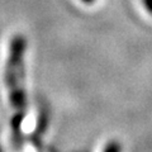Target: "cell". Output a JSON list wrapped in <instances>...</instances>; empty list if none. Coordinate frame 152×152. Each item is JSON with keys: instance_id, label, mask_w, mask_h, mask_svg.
<instances>
[{"instance_id": "cell-1", "label": "cell", "mask_w": 152, "mask_h": 152, "mask_svg": "<svg viewBox=\"0 0 152 152\" xmlns=\"http://www.w3.org/2000/svg\"><path fill=\"white\" fill-rule=\"evenodd\" d=\"M26 51L27 38L23 34H15L8 45V55L4 67L9 105L12 108V140L15 150H20L22 124L27 114V93H26Z\"/></svg>"}, {"instance_id": "cell-2", "label": "cell", "mask_w": 152, "mask_h": 152, "mask_svg": "<svg viewBox=\"0 0 152 152\" xmlns=\"http://www.w3.org/2000/svg\"><path fill=\"white\" fill-rule=\"evenodd\" d=\"M103 152H122V145L117 140H112L105 145Z\"/></svg>"}, {"instance_id": "cell-3", "label": "cell", "mask_w": 152, "mask_h": 152, "mask_svg": "<svg viewBox=\"0 0 152 152\" xmlns=\"http://www.w3.org/2000/svg\"><path fill=\"white\" fill-rule=\"evenodd\" d=\"M142 1H143V5L146 8L147 13L152 15V0H142Z\"/></svg>"}, {"instance_id": "cell-4", "label": "cell", "mask_w": 152, "mask_h": 152, "mask_svg": "<svg viewBox=\"0 0 152 152\" xmlns=\"http://www.w3.org/2000/svg\"><path fill=\"white\" fill-rule=\"evenodd\" d=\"M81 1H83V3H85V4H93V3L95 1V0H81Z\"/></svg>"}, {"instance_id": "cell-5", "label": "cell", "mask_w": 152, "mask_h": 152, "mask_svg": "<svg viewBox=\"0 0 152 152\" xmlns=\"http://www.w3.org/2000/svg\"><path fill=\"white\" fill-rule=\"evenodd\" d=\"M50 152H58V151H56L53 147H51V148H50Z\"/></svg>"}, {"instance_id": "cell-6", "label": "cell", "mask_w": 152, "mask_h": 152, "mask_svg": "<svg viewBox=\"0 0 152 152\" xmlns=\"http://www.w3.org/2000/svg\"><path fill=\"white\" fill-rule=\"evenodd\" d=\"M0 152H4V150H3V147H1V145H0Z\"/></svg>"}]
</instances>
